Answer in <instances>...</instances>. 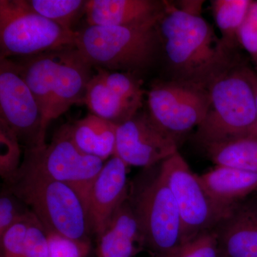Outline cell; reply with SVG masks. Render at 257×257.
<instances>
[{"label":"cell","mask_w":257,"mask_h":257,"mask_svg":"<svg viewBox=\"0 0 257 257\" xmlns=\"http://www.w3.org/2000/svg\"><path fill=\"white\" fill-rule=\"evenodd\" d=\"M165 2L157 30L172 79L208 89L236 64L214 28L202 16L203 1Z\"/></svg>","instance_id":"6da1fadb"},{"label":"cell","mask_w":257,"mask_h":257,"mask_svg":"<svg viewBox=\"0 0 257 257\" xmlns=\"http://www.w3.org/2000/svg\"><path fill=\"white\" fill-rule=\"evenodd\" d=\"M8 184V189L28 206L46 234L89 241L92 231L87 211L72 187L23 166Z\"/></svg>","instance_id":"7a4b0ae2"},{"label":"cell","mask_w":257,"mask_h":257,"mask_svg":"<svg viewBox=\"0 0 257 257\" xmlns=\"http://www.w3.org/2000/svg\"><path fill=\"white\" fill-rule=\"evenodd\" d=\"M160 18L128 26L88 25L78 32L76 48L95 68L142 72L152 66L162 49L157 30Z\"/></svg>","instance_id":"3957f363"},{"label":"cell","mask_w":257,"mask_h":257,"mask_svg":"<svg viewBox=\"0 0 257 257\" xmlns=\"http://www.w3.org/2000/svg\"><path fill=\"white\" fill-rule=\"evenodd\" d=\"M210 105L194 138L203 147L257 131L256 103L243 66L236 63L208 87Z\"/></svg>","instance_id":"277c9868"},{"label":"cell","mask_w":257,"mask_h":257,"mask_svg":"<svg viewBox=\"0 0 257 257\" xmlns=\"http://www.w3.org/2000/svg\"><path fill=\"white\" fill-rule=\"evenodd\" d=\"M77 35L39 15L28 1H0V60L74 48Z\"/></svg>","instance_id":"5b68a950"},{"label":"cell","mask_w":257,"mask_h":257,"mask_svg":"<svg viewBox=\"0 0 257 257\" xmlns=\"http://www.w3.org/2000/svg\"><path fill=\"white\" fill-rule=\"evenodd\" d=\"M147 175L134 184L128 197L143 231L145 248L154 256H165L184 244L182 220L160 168Z\"/></svg>","instance_id":"8992f818"},{"label":"cell","mask_w":257,"mask_h":257,"mask_svg":"<svg viewBox=\"0 0 257 257\" xmlns=\"http://www.w3.org/2000/svg\"><path fill=\"white\" fill-rule=\"evenodd\" d=\"M104 162L81 151L72 138L71 125L64 124L48 145L26 150L21 166L72 187L87 211L89 192Z\"/></svg>","instance_id":"52a82bcc"},{"label":"cell","mask_w":257,"mask_h":257,"mask_svg":"<svg viewBox=\"0 0 257 257\" xmlns=\"http://www.w3.org/2000/svg\"><path fill=\"white\" fill-rule=\"evenodd\" d=\"M160 171L178 207L184 243L214 230L228 210L211 198L179 151L161 163Z\"/></svg>","instance_id":"ba28073f"},{"label":"cell","mask_w":257,"mask_h":257,"mask_svg":"<svg viewBox=\"0 0 257 257\" xmlns=\"http://www.w3.org/2000/svg\"><path fill=\"white\" fill-rule=\"evenodd\" d=\"M147 104L152 121L179 145L202 124L210 96L205 88L170 79L152 84L147 92Z\"/></svg>","instance_id":"9c48e42d"},{"label":"cell","mask_w":257,"mask_h":257,"mask_svg":"<svg viewBox=\"0 0 257 257\" xmlns=\"http://www.w3.org/2000/svg\"><path fill=\"white\" fill-rule=\"evenodd\" d=\"M0 120L15 134L26 150L41 147L42 114L18 63L0 60Z\"/></svg>","instance_id":"30bf717a"},{"label":"cell","mask_w":257,"mask_h":257,"mask_svg":"<svg viewBox=\"0 0 257 257\" xmlns=\"http://www.w3.org/2000/svg\"><path fill=\"white\" fill-rule=\"evenodd\" d=\"M179 144L140 111L116 130L114 156L127 166L151 168L178 152Z\"/></svg>","instance_id":"8fae6325"},{"label":"cell","mask_w":257,"mask_h":257,"mask_svg":"<svg viewBox=\"0 0 257 257\" xmlns=\"http://www.w3.org/2000/svg\"><path fill=\"white\" fill-rule=\"evenodd\" d=\"M128 166L121 159L111 157L104 164L94 180L87 203L91 231L99 236L114 211L128 197Z\"/></svg>","instance_id":"7c38bea8"},{"label":"cell","mask_w":257,"mask_h":257,"mask_svg":"<svg viewBox=\"0 0 257 257\" xmlns=\"http://www.w3.org/2000/svg\"><path fill=\"white\" fill-rule=\"evenodd\" d=\"M214 231L221 257H257V192L230 208Z\"/></svg>","instance_id":"4fadbf2b"},{"label":"cell","mask_w":257,"mask_h":257,"mask_svg":"<svg viewBox=\"0 0 257 257\" xmlns=\"http://www.w3.org/2000/svg\"><path fill=\"white\" fill-rule=\"evenodd\" d=\"M92 68L76 47L61 51L54 79L49 124L71 106L84 103L88 83L93 76Z\"/></svg>","instance_id":"5bb4252c"},{"label":"cell","mask_w":257,"mask_h":257,"mask_svg":"<svg viewBox=\"0 0 257 257\" xmlns=\"http://www.w3.org/2000/svg\"><path fill=\"white\" fill-rule=\"evenodd\" d=\"M97 239L96 257H133L145 248V238L130 197L114 211Z\"/></svg>","instance_id":"9a60e30c"},{"label":"cell","mask_w":257,"mask_h":257,"mask_svg":"<svg viewBox=\"0 0 257 257\" xmlns=\"http://www.w3.org/2000/svg\"><path fill=\"white\" fill-rule=\"evenodd\" d=\"M165 2L152 0H89L84 13L91 26H128L160 19Z\"/></svg>","instance_id":"2e32d148"},{"label":"cell","mask_w":257,"mask_h":257,"mask_svg":"<svg viewBox=\"0 0 257 257\" xmlns=\"http://www.w3.org/2000/svg\"><path fill=\"white\" fill-rule=\"evenodd\" d=\"M61 51L25 58L23 62H17L22 77L35 96L41 111V147L46 145L45 137L49 125L54 79L57 73Z\"/></svg>","instance_id":"e0dca14e"},{"label":"cell","mask_w":257,"mask_h":257,"mask_svg":"<svg viewBox=\"0 0 257 257\" xmlns=\"http://www.w3.org/2000/svg\"><path fill=\"white\" fill-rule=\"evenodd\" d=\"M199 177L211 198L226 210L257 192V172L216 166Z\"/></svg>","instance_id":"ac0fdd59"},{"label":"cell","mask_w":257,"mask_h":257,"mask_svg":"<svg viewBox=\"0 0 257 257\" xmlns=\"http://www.w3.org/2000/svg\"><path fill=\"white\" fill-rule=\"evenodd\" d=\"M84 104L91 114L118 126L133 118L143 106L111 90L98 72L93 74L88 83Z\"/></svg>","instance_id":"d6986e66"},{"label":"cell","mask_w":257,"mask_h":257,"mask_svg":"<svg viewBox=\"0 0 257 257\" xmlns=\"http://www.w3.org/2000/svg\"><path fill=\"white\" fill-rule=\"evenodd\" d=\"M117 126L111 121L89 114L71 125V134L81 151L104 162L114 155Z\"/></svg>","instance_id":"ffe728a7"},{"label":"cell","mask_w":257,"mask_h":257,"mask_svg":"<svg viewBox=\"0 0 257 257\" xmlns=\"http://www.w3.org/2000/svg\"><path fill=\"white\" fill-rule=\"evenodd\" d=\"M216 166L257 172V131L204 146Z\"/></svg>","instance_id":"44dd1931"},{"label":"cell","mask_w":257,"mask_h":257,"mask_svg":"<svg viewBox=\"0 0 257 257\" xmlns=\"http://www.w3.org/2000/svg\"><path fill=\"white\" fill-rule=\"evenodd\" d=\"M250 0H213L211 10L216 26L221 33V40L230 50L238 42V32L244 22Z\"/></svg>","instance_id":"7402d4cb"},{"label":"cell","mask_w":257,"mask_h":257,"mask_svg":"<svg viewBox=\"0 0 257 257\" xmlns=\"http://www.w3.org/2000/svg\"><path fill=\"white\" fill-rule=\"evenodd\" d=\"M28 3L39 15L69 30H72L86 4L82 0H30Z\"/></svg>","instance_id":"603a6c76"},{"label":"cell","mask_w":257,"mask_h":257,"mask_svg":"<svg viewBox=\"0 0 257 257\" xmlns=\"http://www.w3.org/2000/svg\"><path fill=\"white\" fill-rule=\"evenodd\" d=\"M0 175L8 183L16 177L20 165V140L16 134L4 121L0 120Z\"/></svg>","instance_id":"cb8c5ba5"},{"label":"cell","mask_w":257,"mask_h":257,"mask_svg":"<svg viewBox=\"0 0 257 257\" xmlns=\"http://www.w3.org/2000/svg\"><path fill=\"white\" fill-rule=\"evenodd\" d=\"M158 256L221 257L217 236L214 230L199 235L168 254Z\"/></svg>","instance_id":"d4e9b609"},{"label":"cell","mask_w":257,"mask_h":257,"mask_svg":"<svg viewBox=\"0 0 257 257\" xmlns=\"http://www.w3.org/2000/svg\"><path fill=\"white\" fill-rule=\"evenodd\" d=\"M32 214L28 206L9 189L3 191L0 197V236L13 225L27 219Z\"/></svg>","instance_id":"484cf974"},{"label":"cell","mask_w":257,"mask_h":257,"mask_svg":"<svg viewBox=\"0 0 257 257\" xmlns=\"http://www.w3.org/2000/svg\"><path fill=\"white\" fill-rule=\"evenodd\" d=\"M16 257H50L46 231L35 214L29 225L26 241Z\"/></svg>","instance_id":"4316f807"},{"label":"cell","mask_w":257,"mask_h":257,"mask_svg":"<svg viewBox=\"0 0 257 257\" xmlns=\"http://www.w3.org/2000/svg\"><path fill=\"white\" fill-rule=\"evenodd\" d=\"M47 236L50 257H87L90 251V241H74L53 234Z\"/></svg>","instance_id":"83f0119b"},{"label":"cell","mask_w":257,"mask_h":257,"mask_svg":"<svg viewBox=\"0 0 257 257\" xmlns=\"http://www.w3.org/2000/svg\"><path fill=\"white\" fill-rule=\"evenodd\" d=\"M238 42L257 64V1H251L244 22L238 32Z\"/></svg>","instance_id":"f1b7e54d"},{"label":"cell","mask_w":257,"mask_h":257,"mask_svg":"<svg viewBox=\"0 0 257 257\" xmlns=\"http://www.w3.org/2000/svg\"><path fill=\"white\" fill-rule=\"evenodd\" d=\"M243 71L246 74V78L252 87L253 94H254L255 103H256V121H257V74L252 69L246 66H243Z\"/></svg>","instance_id":"f546056e"},{"label":"cell","mask_w":257,"mask_h":257,"mask_svg":"<svg viewBox=\"0 0 257 257\" xmlns=\"http://www.w3.org/2000/svg\"><path fill=\"white\" fill-rule=\"evenodd\" d=\"M153 257H160V256H154Z\"/></svg>","instance_id":"4dcf8cb0"}]
</instances>
